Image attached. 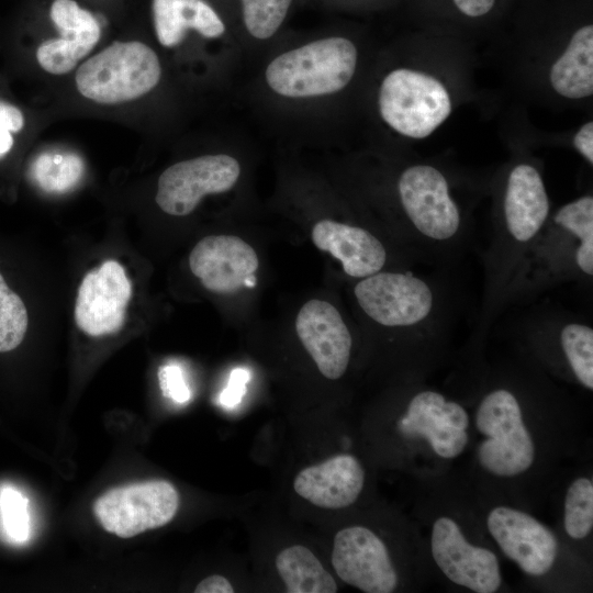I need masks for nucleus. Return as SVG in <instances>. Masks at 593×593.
<instances>
[{"instance_id": "obj_1", "label": "nucleus", "mask_w": 593, "mask_h": 593, "mask_svg": "<svg viewBox=\"0 0 593 593\" xmlns=\"http://www.w3.org/2000/svg\"><path fill=\"white\" fill-rule=\"evenodd\" d=\"M367 60L365 34L357 25L287 31L254 61L246 94L277 132L321 138L362 83Z\"/></svg>"}, {"instance_id": "obj_2", "label": "nucleus", "mask_w": 593, "mask_h": 593, "mask_svg": "<svg viewBox=\"0 0 593 593\" xmlns=\"http://www.w3.org/2000/svg\"><path fill=\"white\" fill-rule=\"evenodd\" d=\"M392 221L410 257L436 266L456 262L471 239L469 210L439 165L407 161L391 170Z\"/></svg>"}, {"instance_id": "obj_3", "label": "nucleus", "mask_w": 593, "mask_h": 593, "mask_svg": "<svg viewBox=\"0 0 593 593\" xmlns=\"http://www.w3.org/2000/svg\"><path fill=\"white\" fill-rule=\"evenodd\" d=\"M550 198L539 166L516 159L499 177L490 240L482 255L483 293L474 339L482 342L500 317L508 278L551 213Z\"/></svg>"}, {"instance_id": "obj_4", "label": "nucleus", "mask_w": 593, "mask_h": 593, "mask_svg": "<svg viewBox=\"0 0 593 593\" xmlns=\"http://www.w3.org/2000/svg\"><path fill=\"white\" fill-rule=\"evenodd\" d=\"M593 280V195L582 194L556 210L527 248L505 286L500 315L556 286Z\"/></svg>"}, {"instance_id": "obj_5", "label": "nucleus", "mask_w": 593, "mask_h": 593, "mask_svg": "<svg viewBox=\"0 0 593 593\" xmlns=\"http://www.w3.org/2000/svg\"><path fill=\"white\" fill-rule=\"evenodd\" d=\"M354 296L376 326L398 332L424 348L441 339L452 325L448 289L436 278L411 270H381L361 278Z\"/></svg>"}, {"instance_id": "obj_6", "label": "nucleus", "mask_w": 593, "mask_h": 593, "mask_svg": "<svg viewBox=\"0 0 593 593\" xmlns=\"http://www.w3.org/2000/svg\"><path fill=\"white\" fill-rule=\"evenodd\" d=\"M372 105L379 122L392 134L421 141L451 115L454 97L435 72L407 64H390L373 79Z\"/></svg>"}, {"instance_id": "obj_7", "label": "nucleus", "mask_w": 593, "mask_h": 593, "mask_svg": "<svg viewBox=\"0 0 593 593\" xmlns=\"http://www.w3.org/2000/svg\"><path fill=\"white\" fill-rule=\"evenodd\" d=\"M160 60L148 45L114 42L87 59L76 72L78 91L101 104H118L148 93L160 81Z\"/></svg>"}, {"instance_id": "obj_8", "label": "nucleus", "mask_w": 593, "mask_h": 593, "mask_svg": "<svg viewBox=\"0 0 593 593\" xmlns=\"http://www.w3.org/2000/svg\"><path fill=\"white\" fill-rule=\"evenodd\" d=\"M475 425L488 437L478 448L483 469L497 477H514L530 468L535 445L524 424L518 398L510 388L497 387L483 396Z\"/></svg>"}, {"instance_id": "obj_9", "label": "nucleus", "mask_w": 593, "mask_h": 593, "mask_svg": "<svg viewBox=\"0 0 593 593\" xmlns=\"http://www.w3.org/2000/svg\"><path fill=\"white\" fill-rule=\"evenodd\" d=\"M242 171L239 159L228 153L204 154L175 163L159 176L155 201L169 215H188L204 197L234 189Z\"/></svg>"}, {"instance_id": "obj_10", "label": "nucleus", "mask_w": 593, "mask_h": 593, "mask_svg": "<svg viewBox=\"0 0 593 593\" xmlns=\"http://www.w3.org/2000/svg\"><path fill=\"white\" fill-rule=\"evenodd\" d=\"M178 506L175 486L152 480L109 490L94 502L93 512L107 532L131 538L168 524Z\"/></svg>"}, {"instance_id": "obj_11", "label": "nucleus", "mask_w": 593, "mask_h": 593, "mask_svg": "<svg viewBox=\"0 0 593 593\" xmlns=\"http://www.w3.org/2000/svg\"><path fill=\"white\" fill-rule=\"evenodd\" d=\"M525 338L550 356L557 355L571 376L593 390V328L590 322L564 311H539L522 323Z\"/></svg>"}, {"instance_id": "obj_12", "label": "nucleus", "mask_w": 593, "mask_h": 593, "mask_svg": "<svg viewBox=\"0 0 593 593\" xmlns=\"http://www.w3.org/2000/svg\"><path fill=\"white\" fill-rule=\"evenodd\" d=\"M332 563L342 581L362 592L391 593L398 586L384 542L367 527H346L335 535Z\"/></svg>"}, {"instance_id": "obj_13", "label": "nucleus", "mask_w": 593, "mask_h": 593, "mask_svg": "<svg viewBox=\"0 0 593 593\" xmlns=\"http://www.w3.org/2000/svg\"><path fill=\"white\" fill-rule=\"evenodd\" d=\"M152 12L157 41L166 48L180 46L193 32L205 41L223 42L242 51L230 0H153Z\"/></svg>"}, {"instance_id": "obj_14", "label": "nucleus", "mask_w": 593, "mask_h": 593, "mask_svg": "<svg viewBox=\"0 0 593 593\" xmlns=\"http://www.w3.org/2000/svg\"><path fill=\"white\" fill-rule=\"evenodd\" d=\"M430 549L437 567L455 584L477 593H493L500 588L502 577L496 556L468 542L451 518L436 519Z\"/></svg>"}, {"instance_id": "obj_15", "label": "nucleus", "mask_w": 593, "mask_h": 593, "mask_svg": "<svg viewBox=\"0 0 593 593\" xmlns=\"http://www.w3.org/2000/svg\"><path fill=\"white\" fill-rule=\"evenodd\" d=\"M131 294L132 286L122 265L104 261L81 280L75 305L77 326L94 337L118 332L125 322Z\"/></svg>"}, {"instance_id": "obj_16", "label": "nucleus", "mask_w": 593, "mask_h": 593, "mask_svg": "<svg viewBox=\"0 0 593 593\" xmlns=\"http://www.w3.org/2000/svg\"><path fill=\"white\" fill-rule=\"evenodd\" d=\"M259 260L255 249L234 235H210L189 256L191 272L214 293H234L256 284Z\"/></svg>"}, {"instance_id": "obj_17", "label": "nucleus", "mask_w": 593, "mask_h": 593, "mask_svg": "<svg viewBox=\"0 0 593 593\" xmlns=\"http://www.w3.org/2000/svg\"><path fill=\"white\" fill-rule=\"evenodd\" d=\"M486 525L504 555L526 574L540 577L552 568L557 539L549 528L529 514L497 506L489 513Z\"/></svg>"}, {"instance_id": "obj_18", "label": "nucleus", "mask_w": 593, "mask_h": 593, "mask_svg": "<svg viewBox=\"0 0 593 593\" xmlns=\"http://www.w3.org/2000/svg\"><path fill=\"white\" fill-rule=\"evenodd\" d=\"M296 335L320 372L342 378L349 365L353 337L339 311L329 302L310 300L295 318Z\"/></svg>"}, {"instance_id": "obj_19", "label": "nucleus", "mask_w": 593, "mask_h": 593, "mask_svg": "<svg viewBox=\"0 0 593 593\" xmlns=\"http://www.w3.org/2000/svg\"><path fill=\"white\" fill-rule=\"evenodd\" d=\"M588 1L568 26L561 51L547 69L550 89L561 99L582 101L593 94V22Z\"/></svg>"}, {"instance_id": "obj_20", "label": "nucleus", "mask_w": 593, "mask_h": 593, "mask_svg": "<svg viewBox=\"0 0 593 593\" xmlns=\"http://www.w3.org/2000/svg\"><path fill=\"white\" fill-rule=\"evenodd\" d=\"M311 237L320 250L337 259L343 271L355 279L385 270L390 259L387 245L360 225L322 219L313 225Z\"/></svg>"}, {"instance_id": "obj_21", "label": "nucleus", "mask_w": 593, "mask_h": 593, "mask_svg": "<svg viewBox=\"0 0 593 593\" xmlns=\"http://www.w3.org/2000/svg\"><path fill=\"white\" fill-rule=\"evenodd\" d=\"M365 471L353 455L342 454L302 469L293 480L301 497L322 508H344L360 495Z\"/></svg>"}, {"instance_id": "obj_22", "label": "nucleus", "mask_w": 593, "mask_h": 593, "mask_svg": "<svg viewBox=\"0 0 593 593\" xmlns=\"http://www.w3.org/2000/svg\"><path fill=\"white\" fill-rule=\"evenodd\" d=\"M298 0H230L233 29L244 58L256 60L287 31Z\"/></svg>"}, {"instance_id": "obj_23", "label": "nucleus", "mask_w": 593, "mask_h": 593, "mask_svg": "<svg viewBox=\"0 0 593 593\" xmlns=\"http://www.w3.org/2000/svg\"><path fill=\"white\" fill-rule=\"evenodd\" d=\"M511 0H403L429 26L483 27L500 20Z\"/></svg>"}, {"instance_id": "obj_24", "label": "nucleus", "mask_w": 593, "mask_h": 593, "mask_svg": "<svg viewBox=\"0 0 593 593\" xmlns=\"http://www.w3.org/2000/svg\"><path fill=\"white\" fill-rule=\"evenodd\" d=\"M276 568L289 593H335L337 584L305 546L293 545L276 557Z\"/></svg>"}, {"instance_id": "obj_25", "label": "nucleus", "mask_w": 593, "mask_h": 593, "mask_svg": "<svg viewBox=\"0 0 593 593\" xmlns=\"http://www.w3.org/2000/svg\"><path fill=\"white\" fill-rule=\"evenodd\" d=\"M49 15L60 37L85 57L98 43L101 29L97 19L74 0H54Z\"/></svg>"}, {"instance_id": "obj_26", "label": "nucleus", "mask_w": 593, "mask_h": 593, "mask_svg": "<svg viewBox=\"0 0 593 593\" xmlns=\"http://www.w3.org/2000/svg\"><path fill=\"white\" fill-rule=\"evenodd\" d=\"M399 432L407 438H425L441 458L459 456L468 444L465 429L455 428L422 417L403 415L398 423Z\"/></svg>"}, {"instance_id": "obj_27", "label": "nucleus", "mask_w": 593, "mask_h": 593, "mask_svg": "<svg viewBox=\"0 0 593 593\" xmlns=\"http://www.w3.org/2000/svg\"><path fill=\"white\" fill-rule=\"evenodd\" d=\"M83 164L76 155L43 154L33 166V177L47 192L70 190L82 176Z\"/></svg>"}, {"instance_id": "obj_28", "label": "nucleus", "mask_w": 593, "mask_h": 593, "mask_svg": "<svg viewBox=\"0 0 593 593\" xmlns=\"http://www.w3.org/2000/svg\"><path fill=\"white\" fill-rule=\"evenodd\" d=\"M405 415L422 417L465 430L469 426L468 413L460 404L447 400L444 394L430 389H423L413 394Z\"/></svg>"}, {"instance_id": "obj_29", "label": "nucleus", "mask_w": 593, "mask_h": 593, "mask_svg": "<svg viewBox=\"0 0 593 593\" xmlns=\"http://www.w3.org/2000/svg\"><path fill=\"white\" fill-rule=\"evenodd\" d=\"M564 529L569 537L582 539L593 527V483L589 478L574 480L564 500Z\"/></svg>"}, {"instance_id": "obj_30", "label": "nucleus", "mask_w": 593, "mask_h": 593, "mask_svg": "<svg viewBox=\"0 0 593 593\" xmlns=\"http://www.w3.org/2000/svg\"><path fill=\"white\" fill-rule=\"evenodd\" d=\"M29 324L26 307L0 273V353L16 348L23 340Z\"/></svg>"}, {"instance_id": "obj_31", "label": "nucleus", "mask_w": 593, "mask_h": 593, "mask_svg": "<svg viewBox=\"0 0 593 593\" xmlns=\"http://www.w3.org/2000/svg\"><path fill=\"white\" fill-rule=\"evenodd\" d=\"M0 508L4 529L16 542H23L30 535L27 499L12 488L2 490Z\"/></svg>"}, {"instance_id": "obj_32", "label": "nucleus", "mask_w": 593, "mask_h": 593, "mask_svg": "<svg viewBox=\"0 0 593 593\" xmlns=\"http://www.w3.org/2000/svg\"><path fill=\"white\" fill-rule=\"evenodd\" d=\"M321 8L342 12L367 14L387 11L402 4L403 0H312Z\"/></svg>"}, {"instance_id": "obj_33", "label": "nucleus", "mask_w": 593, "mask_h": 593, "mask_svg": "<svg viewBox=\"0 0 593 593\" xmlns=\"http://www.w3.org/2000/svg\"><path fill=\"white\" fill-rule=\"evenodd\" d=\"M158 379L165 396L176 403H186L190 400L191 392L179 366L167 365L161 367L158 371Z\"/></svg>"}, {"instance_id": "obj_34", "label": "nucleus", "mask_w": 593, "mask_h": 593, "mask_svg": "<svg viewBox=\"0 0 593 593\" xmlns=\"http://www.w3.org/2000/svg\"><path fill=\"white\" fill-rule=\"evenodd\" d=\"M24 118L21 111L4 102H0V157L7 154L12 145V133L22 130Z\"/></svg>"}, {"instance_id": "obj_35", "label": "nucleus", "mask_w": 593, "mask_h": 593, "mask_svg": "<svg viewBox=\"0 0 593 593\" xmlns=\"http://www.w3.org/2000/svg\"><path fill=\"white\" fill-rule=\"evenodd\" d=\"M249 380V372L244 368L234 369L227 382L226 388L220 395V403L225 407H234L245 394L246 383Z\"/></svg>"}, {"instance_id": "obj_36", "label": "nucleus", "mask_w": 593, "mask_h": 593, "mask_svg": "<svg viewBox=\"0 0 593 593\" xmlns=\"http://www.w3.org/2000/svg\"><path fill=\"white\" fill-rule=\"evenodd\" d=\"M572 147L586 161L593 166V122L586 121L578 127L572 136Z\"/></svg>"}, {"instance_id": "obj_37", "label": "nucleus", "mask_w": 593, "mask_h": 593, "mask_svg": "<svg viewBox=\"0 0 593 593\" xmlns=\"http://www.w3.org/2000/svg\"><path fill=\"white\" fill-rule=\"evenodd\" d=\"M195 593H233L234 588L231 582L219 574L203 579L194 590Z\"/></svg>"}, {"instance_id": "obj_38", "label": "nucleus", "mask_w": 593, "mask_h": 593, "mask_svg": "<svg viewBox=\"0 0 593 593\" xmlns=\"http://www.w3.org/2000/svg\"><path fill=\"white\" fill-rule=\"evenodd\" d=\"M513 2V0H511Z\"/></svg>"}]
</instances>
